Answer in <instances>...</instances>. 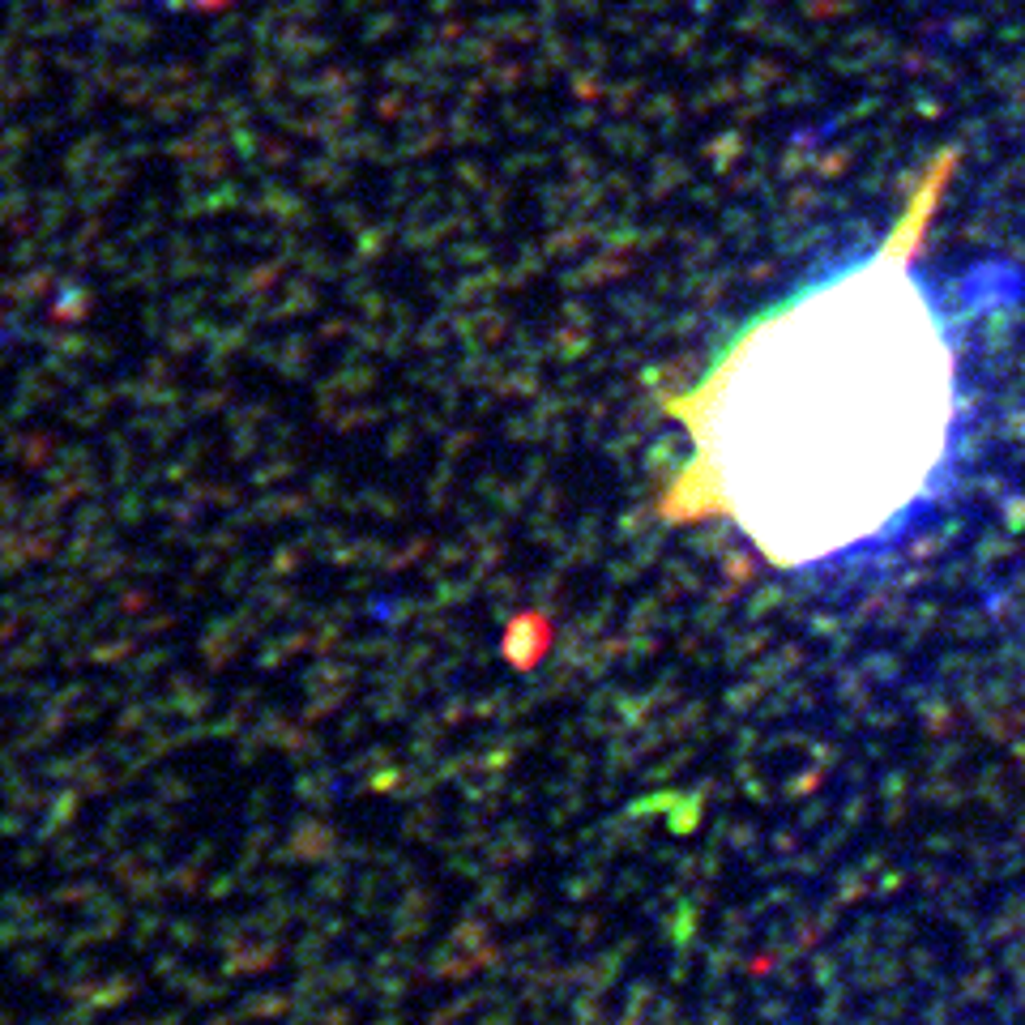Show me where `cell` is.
Returning <instances> with one entry per match:
<instances>
[{"mask_svg": "<svg viewBox=\"0 0 1025 1025\" xmlns=\"http://www.w3.org/2000/svg\"><path fill=\"white\" fill-rule=\"evenodd\" d=\"M948 175L936 154L876 249L752 316L666 398L689 441L666 522H726L777 569H816L897 534L936 492L957 351L918 252Z\"/></svg>", "mask_w": 1025, "mask_h": 1025, "instance_id": "1", "label": "cell"}]
</instances>
